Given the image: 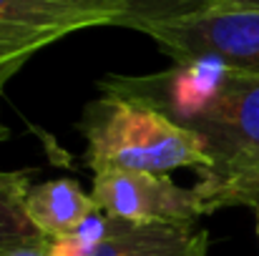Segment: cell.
Instances as JSON below:
<instances>
[{"label": "cell", "mask_w": 259, "mask_h": 256, "mask_svg": "<svg viewBox=\"0 0 259 256\" xmlns=\"http://www.w3.org/2000/svg\"><path fill=\"white\" fill-rule=\"evenodd\" d=\"M116 0H0V73H18L40 48L101 25H121Z\"/></svg>", "instance_id": "obj_4"}, {"label": "cell", "mask_w": 259, "mask_h": 256, "mask_svg": "<svg viewBox=\"0 0 259 256\" xmlns=\"http://www.w3.org/2000/svg\"><path fill=\"white\" fill-rule=\"evenodd\" d=\"M209 234L174 224H126L108 219L106 239L91 256H206Z\"/></svg>", "instance_id": "obj_6"}, {"label": "cell", "mask_w": 259, "mask_h": 256, "mask_svg": "<svg viewBox=\"0 0 259 256\" xmlns=\"http://www.w3.org/2000/svg\"><path fill=\"white\" fill-rule=\"evenodd\" d=\"M81 131L86 136V164L91 171H139L166 173L206 166L199 138L166 118L154 106L101 90L83 111Z\"/></svg>", "instance_id": "obj_2"}, {"label": "cell", "mask_w": 259, "mask_h": 256, "mask_svg": "<svg viewBox=\"0 0 259 256\" xmlns=\"http://www.w3.org/2000/svg\"><path fill=\"white\" fill-rule=\"evenodd\" d=\"M174 63L217 61L232 71L259 73V10L214 5L209 10L144 25Z\"/></svg>", "instance_id": "obj_3"}, {"label": "cell", "mask_w": 259, "mask_h": 256, "mask_svg": "<svg viewBox=\"0 0 259 256\" xmlns=\"http://www.w3.org/2000/svg\"><path fill=\"white\" fill-rule=\"evenodd\" d=\"M46 244L43 246H33V249H23V251H18V254H13V256H46Z\"/></svg>", "instance_id": "obj_13"}, {"label": "cell", "mask_w": 259, "mask_h": 256, "mask_svg": "<svg viewBox=\"0 0 259 256\" xmlns=\"http://www.w3.org/2000/svg\"><path fill=\"white\" fill-rule=\"evenodd\" d=\"M30 176L33 171H0V256L46 244L25 214Z\"/></svg>", "instance_id": "obj_8"}, {"label": "cell", "mask_w": 259, "mask_h": 256, "mask_svg": "<svg viewBox=\"0 0 259 256\" xmlns=\"http://www.w3.org/2000/svg\"><path fill=\"white\" fill-rule=\"evenodd\" d=\"M106 231H108V216L96 211L66 239L48 241L46 256H91L98 249V244L106 239Z\"/></svg>", "instance_id": "obj_10"}, {"label": "cell", "mask_w": 259, "mask_h": 256, "mask_svg": "<svg viewBox=\"0 0 259 256\" xmlns=\"http://www.w3.org/2000/svg\"><path fill=\"white\" fill-rule=\"evenodd\" d=\"M98 206L73 178H51L30 186L25 196V214L46 241H58L73 234Z\"/></svg>", "instance_id": "obj_7"}, {"label": "cell", "mask_w": 259, "mask_h": 256, "mask_svg": "<svg viewBox=\"0 0 259 256\" xmlns=\"http://www.w3.org/2000/svg\"><path fill=\"white\" fill-rule=\"evenodd\" d=\"M217 5H227V8H254V10H259V0H219Z\"/></svg>", "instance_id": "obj_12"}, {"label": "cell", "mask_w": 259, "mask_h": 256, "mask_svg": "<svg viewBox=\"0 0 259 256\" xmlns=\"http://www.w3.org/2000/svg\"><path fill=\"white\" fill-rule=\"evenodd\" d=\"M257 234H259V209H257Z\"/></svg>", "instance_id": "obj_14"}, {"label": "cell", "mask_w": 259, "mask_h": 256, "mask_svg": "<svg viewBox=\"0 0 259 256\" xmlns=\"http://www.w3.org/2000/svg\"><path fill=\"white\" fill-rule=\"evenodd\" d=\"M229 206H257L259 209V176L254 178H247V181H239L224 191H219L217 196H211L204 209H206V216L219 211V209H229Z\"/></svg>", "instance_id": "obj_11"}, {"label": "cell", "mask_w": 259, "mask_h": 256, "mask_svg": "<svg viewBox=\"0 0 259 256\" xmlns=\"http://www.w3.org/2000/svg\"><path fill=\"white\" fill-rule=\"evenodd\" d=\"M116 3H121L126 10V18L121 25L141 30L144 25H151V23L176 20V18L209 10L219 0H116Z\"/></svg>", "instance_id": "obj_9"}, {"label": "cell", "mask_w": 259, "mask_h": 256, "mask_svg": "<svg viewBox=\"0 0 259 256\" xmlns=\"http://www.w3.org/2000/svg\"><path fill=\"white\" fill-rule=\"evenodd\" d=\"M10 76H15V73H10Z\"/></svg>", "instance_id": "obj_15"}, {"label": "cell", "mask_w": 259, "mask_h": 256, "mask_svg": "<svg viewBox=\"0 0 259 256\" xmlns=\"http://www.w3.org/2000/svg\"><path fill=\"white\" fill-rule=\"evenodd\" d=\"M98 85L154 106L199 138L206 166L194 188L201 203L259 176V73L191 61L154 76H106Z\"/></svg>", "instance_id": "obj_1"}, {"label": "cell", "mask_w": 259, "mask_h": 256, "mask_svg": "<svg viewBox=\"0 0 259 256\" xmlns=\"http://www.w3.org/2000/svg\"><path fill=\"white\" fill-rule=\"evenodd\" d=\"M91 196L101 214L126 224L194 226L206 216L196 188L174 183L166 173L96 171Z\"/></svg>", "instance_id": "obj_5"}]
</instances>
